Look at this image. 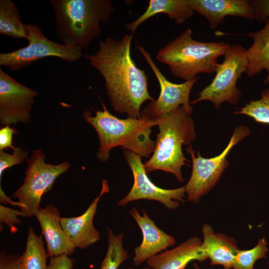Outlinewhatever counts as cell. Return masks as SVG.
Masks as SVG:
<instances>
[{"mask_svg":"<svg viewBox=\"0 0 269 269\" xmlns=\"http://www.w3.org/2000/svg\"><path fill=\"white\" fill-rule=\"evenodd\" d=\"M20 256L1 254L0 256V269H20L19 261Z\"/></svg>","mask_w":269,"mask_h":269,"instance_id":"31","label":"cell"},{"mask_svg":"<svg viewBox=\"0 0 269 269\" xmlns=\"http://www.w3.org/2000/svg\"><path fill=\"white\" fill-rule=\"evenodd\" d=\"M129 269H133V268H130ZM142 269H151L150 268H143Z\"/></svg>","mask_w":269,"mask_h":269,"instance_id":"34","label":"cell"},{"mask_svg":"<svg viewBox=\"0 0 269 269\" xmlns=\"http://www.w3.org/2000/svg\"><path fill=\"white\" fill-rule=\"evenodd\" d=\"M225 42H202L194 40L188 28L159 49L155 58L166 64L173 76L187 81L201 73L216 72L219 57L230 47Z\"/></svg>","mask_w":269,"mask_h":269,"instance_id":"5","label":"cell"},{"mask_svg":"<svg viewBox=\"0 0 269 269\" xmlns=\"http://www.w3.org/2000/svg\"><path fill=\"white\" fill-rule=\"evenodd\" d=\"M193 10L204 16L209 26L215 28L227 16L255 19L254 9L249 0H189Z\"/></svg>","mask_w":269,"mask_h":269,"instance_id":"16","label":"cell"},{"mask_svg":"<svg viewBox=\"0 0 269 269\" xmlns=\"http://www.w3.org/2000/svg\"><path fill=\"white\" fill-rule=\"evenodd\" d=\"M35 217L46 242L48 256H69L76 248L60 224V214L54 205L40 208Z\"/></svg>","mask_w":269,"mask_h":269,"instance_id":"15","label":"cell"},{"mask_svg":"<svg viewBox=\"0 0 269 269\" xmlns=\"http://www.w3.org/2000/svg\"><path fill=\"white\" fill-rule=\"evenodd\" d=\"M19 216L23 217V214L20 210H14L0 205V223L5 224L13 233L18 230L16 228V225L22 223L18 218Z\"/></svg>","mask_w":269,"mask_h":269,"instance_id":"27","label":"cell"},{"mask_svg":"<svg viewBox=\"0 0 269 269\" xmlns=\"http://www.w3.org/2000/svg\"><path fill=\"white\" fill-rule=\"evenodd\" d=\"M253 40L252 45L246 50L249 77L254 76L265 70L267 75L265 84L269 83V18L263 28L246 34Z\"/></svg>","mask_w":269,"mask_h":269,"instance_id":"20","label":"cell"},{"mask_svg":"<svg viewBox=\"0 0 269 269\" xmlns=\"http://www.w3.org/2000/svg\"><path fill=\"white\" fill-rule=\"evenodd\" d=\"M55 13V31L62 44L87 50L98 38L101 24L115 9L110 0H50Z\"/></svg>","mask_w":269,"mask_h":269,"instance_id":"3","label":"cell"},{"mask_svg":"<svg viewBox=\"0 0 269 269\" xmlns=\"http://www.w3.org/2000/svg\"><path fill=\"white\" fill-rule=\"evenodd\" d=\"M124 154L132 171L134 183L129 193L118 202V205L124 206L134 201L146 199L158 201L168 209L175 210L179 207V202L184 203V186L172 189L158 187L148 177L141 156L127 150Z\"/></svg>","mask_w":269,"mask_h":269,"instance_id":"11","label":"cell"},{"mask_svg":"<svg viewBox=\"0 0 269 269\" xmlns=\"http://www.w3.org/2000/svg\"><path fill=\"white\" fill-rule=\"evenodd\" d=\"M129 213L140 228L142 234L141 244L134 250L133 262L134 266L140 265L175 244V238L158 228L145 210L142 211V215L134 207L132 208Z\"/></svg>","mask_w":269,"mask_h":269,"instance_id":"13","label":"cell"},{"mask_svg":"<svg viewBox=\"0 0 269 269\" xmlns=\"http://www.w3.org/2000/svg\"><path fill=\"white\" fill-rule=\"evenodd\" d=\"M201 240L193 237L178 246L156 255L146 262L151 269H185L191 261L207 259L201 248Z\"/></svg>","mask_w":269,"mask_h":269,"instance_id":"17","label":"cell"},{"mask_svg":"<svg viewBox=\"0 0 269 269\" xmlns=\"http://www.w3.org/2000/svg\"><path fill=\"white\" fill-rule=\"evenodd\" d=\"M136 48L141 52L154 73L160 86V94L156 100L151 101L141 112V116L153 120L159 119L183 106L191 115L192 107L189 103L191 90L198 80V77L175 84L168 81L160 72L143 46L137 44Z\"/></svg>","mask_w":269,"mask_h":269,"instance_id":"10","label":"cell"},{"mask_svg":"<svg viewBox=\"0 0 269 269\" xmlns=\"http://www.w3.org/2000/svg\"><path fill=\"white\" fill-rule=\"evenodd\" d=\"M0 34L28 39L26 24L21 21L17 5L11 0H0Z\"/></svg>","mask_w":269,"mask_h":269,"instance_id":"21","label":"cell"},{"mask_svg":"<svg viewBox=\"0 0 269 269\" xmlns=\"http://www.w3.org/2000/svg\"><path fill=\"white\" fill-rule=\"evenodd\" d=\"M109 191L108 181L103 180L99 194L93 199L84 213L77 217H61V225L75 248L85 249L100 240V234L93 225V219L99 201Z\"/></svg>","mask_w":269,"mask_h":269,"instance_id":"14","label":"cell"},{"mask_svg":"<svg viewBox=\"0 0 269 269\" xmlns=\"http://www.w3.org/2000/svg\"><path fill=\"white\" fill-rule=\"evenodd\" d=\"M38 92L16 81L0 68V123L26 124Z\"/></svg>","mask_w":269,"mask_h":269,"instance_id":"12","label":"cell"},{"mask_svg":"<svg viewBox=\"0 0 269 269\" xmlns=\"http://www.w3.org/2000/svg\"><path fill=\"white\" fill-rule=\"evenodd\" d=\"M203 241L201 248L211 265H221L224 269L233 268L235 255L239 249L233 238L215 233L212 227L204 224L202 227Z\"/></svg>","mask_w":269,"mask_h":269,"instance_id":"18","label":"cell"},{"mask_svg":"<svg viewBox=\"0 0 269 269\" xmlns=\"http://www.w3.org/2000/svg\"><path fill=\"white\" fill-rule=\"evenodd\" d=\"M123 233L115 235L108 228V249L100 269H118L129 258L128 251L123 247Z\"/></svg>","mask_w":269,"mask_h":269,"instance_id":"23","label":"cell"},{"mask_svg":"<svg viewBox=\"0 0 269 269\" xmlns=\"http://www.w3.org/2000/svg\"><path fill=\"white\" fill-rule=\"evenodd\" d=\"M101 103L103 110L95 111L94 116L87 111L83 113L85 120L98 134L100 146L97 156L100 161L106 162L112 149L117 146L141 157L147 158L152 154L155 141L151 139L150 135L151 128L156 126V120L145 116L121 119L113 116L104 103Z\"/></svg>","mask_w":269,"mask_h":269,"instance_id":"2","label":"cell"},{"mask_svg":"<svg viewBox=\"0 0 269 269\" xmlns=\"http://www.w3.org/2000/svg\"><path fill=\"white\" fill-rule=\"evenodd\" d=\"M28 155V151L20 147H15L12 154L0 150V180L5 169L21 163L27 158Z\"/></svg>","mask_w":269,"mask_h":269,"instance_id":"26","label":"cell"},{"mask_svg":"<svg viewBox=\"0 0 269 269\" xmlns=\"http://www.w3.org/2000/svg\"><path fill=\"white\" fill-rule=\"evenodd\" d=\"M235 114L248 116L258 123L269 124V89L261 93V98L246 103L243 107L237 108Z\"/></svg>","mask_w":269,"mask_h":269,"instance_id":"24","label":"cell"},{"mask_svg":"<svg viewBox=\"0 0 269 269\" xmlns=\"http://www.w3.org/2000/svg\"><path fill=\"white\" fill-rule=\"evenodd\" d=\"M250 134L248 127H237L223 151L217 156L209 158L202 157L199 152L195 157L191 145L189 146L187 150L192 157V170L184 187L189 201L195 203L199 202L200 198L216 185L229 164L226 158L228 153L236 144Z\"/></svg>","mask_w":269,"mask_h":269,"instance_id":"9","label":"cell"},{"mask_svg":"<svg viewBox=\"0 0 269 269\" xmlns=\"http://www.w3.org/2000/svg\"><path fill=\"white\" fill-rule=\"evenodd\" d=\"M47 257L41 236H38L29 226L25 249L20 258V269H47Z\"/></svg>","mask_w":269,"mask_h":269,"instance_id":"22","label":"cell"},{"mask_svg":"<svg viewBox=\"0 0 269 269\" xmlns=\"http://www.w3.org/2000/svg\"><path fill=\"white\" fill-rule=\"evenodd\" d=\"M193 267H194L195 269H201V268H199V267L196 263H194L193 264Z\"/></svg>","mask_w":269,"mask_h":269,"instance_id":"33","label":"cell"},{"mask_svg":"<svg viewBox=\"0 0 269 269\" xmlns=\"http://www.w3.org/2000/svg\"><path fill=\"white\" fill-rule=\"evenodd\" d=\"M28 44L12 52L0 53V65L18 71L47 57L54 56L69 62L79 60L82 50L66 46L47 38L35 23L26 24Z\"/></svg>","mask_w":269,"mask_h":269,"instance_id":"8","label":"cell"},{"mask_svg":"<svg viewBox=\"0 0 269 269\" xmlns=\"http://www.w3.org/2000/svg\"><path fill=\"white\" fill-rule=\"evenodd\" d=\"M255 12V19L265 23L269 18V0H251Z\"/></svg>","mask_w":269,"mask_h":269,"instance_id":"28","label":"cell"},{"mask_svg":"<svg viewBox=\"0 0 269 269\" xmlns=\"http://www.w3.org/2000/svg\"><path fill=\"white\" fill-rule=\"evenodd\" d=\"M17 134V130L13 127L9 125L3 126L0 129V150H3L8 147L14 149L15 147L12 145V136Z\"/></svg>","mask_w":269,"mask_h":269,"instance_id":"29","label":"cell"},{"mask_svg":"<svg viewBox=\"0 0 269 269\" xmlns=\"http://www.w3.org/2000/svg\"><path fill=\"white\" fill-rule=\"evenodd\" d=\"M0 201L2 203H4L5 204H8L13 206H17L19 208L20 210L22 209L23 208V205L18 201H13L9 197L7 196L2 190L1 187H0Z\"/></svg>","mask_w":269,"mask_h":269,"instance_id":"32","label":"cell"},{"mask_svg":"<svg viewBox=\"0 0 269 269\" xmlns=\"http://www.w3.org/2000/svg\"><path fill=\"white\" fill-rule=\"evenodd\" d=\"M193 12L189 0H150L145 12L134 21L127 24L126 28L133 34L144 21L161 13L167 14L169 18L180 24L190 18Z\"/></svg>","mask_w":269,"mask_h":269,"instance_id":"19","label":"cell"},{"mask_svg":"<svg viewBox=\"0 0 269 269\" xmlns=\"http://www.w3.org/2000/svg\"><path fill=\"white\" fill-rule=\"evenodd\" d=\"M159 133L156 135L153 152L143 163L146 173L162 170L174 174L183 182L181 167L188 165L184 156L183 145H189L196 138L195 125L183 106L156 119Z\"/></svg>","mask_w":269,"mask_h":269,"instance_id":"4","label":"cell"},{"mask_svg":"<svg viewBox=\"0 0 269 269\" xmlns=\"http://www.w3.org/2000/svg\"><path fill=\"white\" fill-rule=\"evenodd\" d=\"M268 243L264 238L259 239L257 245L250 250L237 251L234 259V269H254L258 260L266 258L269 251Z\"/></svg>","mask_w":269,"mask_h":269,"instance_id":"25","label":"cell"},{"mask_svg":"<svg viewBox=\"0 0 269 269\" xmlns=\"http://www.w3.org/2000/svg\"><path fill=\"white\" fill-rule=\"evenodd\" d=\"M45 155L41 149L33 150L22 185L15 190L12 198H16L23 205L20 210L23 217L36 215L40 209V203L43 195L52 188L56 178L65 172L70 164L64 161L57 165L46 163Z\"/></svg>","mask_w":269,"mask_h":269,"instance_id":"6","label":"cell"},{"mask_svg":"<svg viewBox=\"0 0 269 269\" xmlns=\"http://www.w3.org/2000/svg\"><path fill=\"white\" fill-rule=\"evenodd\" d=\"M224 56V61L218 64L212 82L191 104L208 100L218 110L225 102L233 105L239 102L242 93L236 83L247 70L246 50L240 44H234L230 46Z\"/></svg>","mask_w":269,"mask_h":269,"instance_id":"7","label":"cell"},{"mask_svg":"<svg viewBox=\"0 0 269 269\" xmlns=\"http://www.w3.org/2000/svg\"><path fill=\"white\" fill-rule=\"evenodd\" d=\"M74 260L67 255L50 258L47 269H72Z\"/></svg>","mask_w":269,"mask_h":269,"instance_id":"30","label":"cell"},{"mask_svg":"<svg viewBox=\"0 0 269 269\" xmlns=\"http://www.w3.org/2000/svg\"><path fill=\"white\" fill-rule=\"evenodd\" d=\"M133 36L125 34L121 40L106 38L99 42L97 52L84 56L104 78L115 110L128 117L140 118L141 106L154 99L148 93V77L132 58Z\"/></svg>","mask_w":269,"mask_h":269,"instance_id":"1","label":"cell"}]
</instances>
